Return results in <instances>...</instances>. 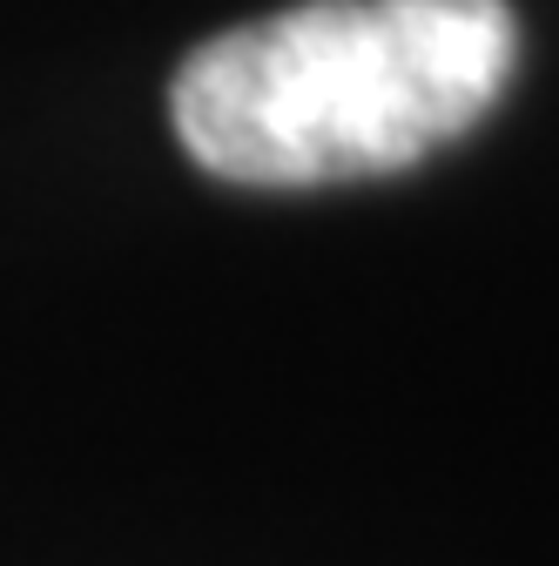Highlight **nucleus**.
<instances>
[{
	"instance_id": "1",
	"label": "nucleus",
	"mask_w": 559,
	"mask_h": 566,
	"mask_svg": "<svg viewBox=\"0 0 559 566\" xmlns=\"http://www.w3.org/2000/svg\"><path fill=\"white\" fill-rule=\"evenodd\" d=\"M513 61L506 0H304L209 34L169 82V122L243 189L365 182L478 128Z\"/></svg>"
}]
</instances>
